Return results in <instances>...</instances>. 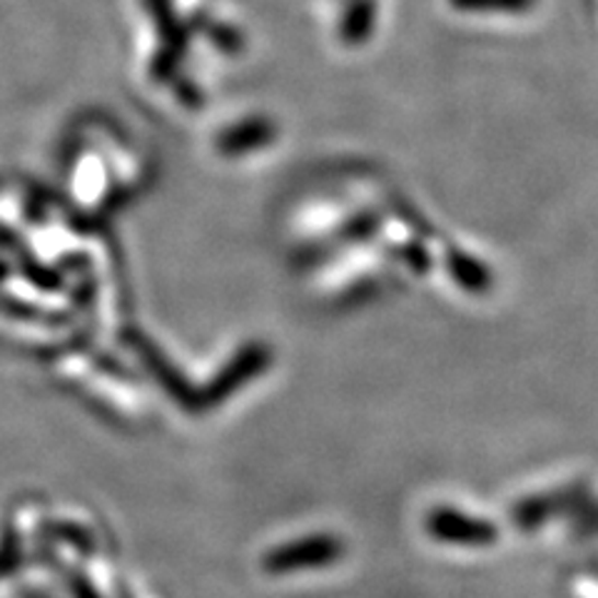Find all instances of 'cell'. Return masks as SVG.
Returning a JSON list of instances; mask_svg holds the SVG:
<instances>
[{
  "mask_svg": "<svg viewBox=\"0 0 598 598\" xmlns=\"http://www.w3.org/2000/svg\"><path fill=\"white\" fill-rule=\"evenodd\" d=\"M342 554V543L332 537H312L307 541L287 543L267 554L265 568L272 574H289V571L327 566Z\"/></svg>",
  "mask_w": 598,
  "mask_h": 598,
  "instance_id": "1",
  "label": "cell"
},
{
  "mask_svg": "<svg viewBox=\"0 0 598 598\" xmlns=\"http://www.w3.org/2000/svg\"><path fill=\"white\" fill-rule=\"evenodd\" d=\"M429 527L439 539L455 543H486L494 537V529L488 524L474 521L457 511H437L432 516Z\"/></svg>",
  "mask_w": 598,
  "mask_h": 598,
  "instance_id": "2",
  "label": "cell"
}]
</instances>
